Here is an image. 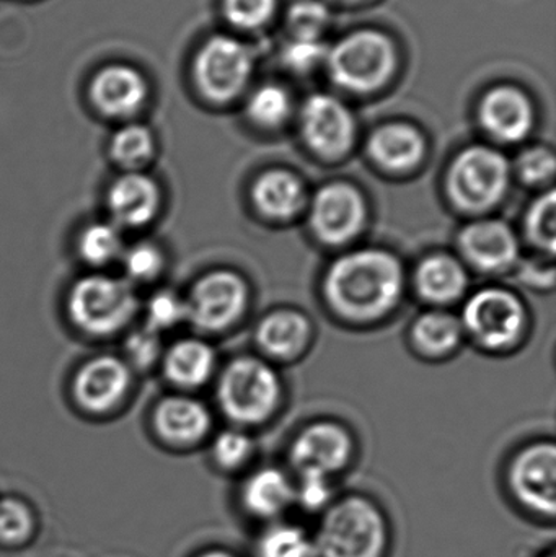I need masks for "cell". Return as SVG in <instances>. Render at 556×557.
I'll return each instance as SVG.
<instances>
[{
  "label": "cell",
  "mask_w": 556,
  "mask_h": 557,
  "mask_svg": "<svg viewBox=\"0 0 556 557\" xmlns=\"http://www.w3.org/2000/svg\"><path fill=\"white\" fill-rule=\"evenodd\" d=\"M526 232H528L529 240L535 247L547 251V253H555L556 199L554 191L539 198L529 209L528 219H526Z\"/></svg>",
  "instance_id": "36"
},
{
  "label": "cell",
  "mask_w": 556,
  "mask_h": 557,
  "mask_svg": "<svg viewBox=\"0 0 556 557\" xmlns=\"http://www.w3.org/2000/svg\"><path fill=\"white\" fill-rule=\"evenodd\" d=\"M398 64L397 46L381 29H356L330 46L325 67L336 87L368 95L384 87Z\"/></svg>",
  "instance_id": "5"
},
{
  "label": "cell",
  "mask_w": 556,
  "mask_h": 557,
  "mask_svg": "<svg viewBox=\"0 0 556 557\" xmlns=\"http://www.w3.org/2000/svg\"><path fill=\"white\" fill-rule=\"evenodd\" d=\"M189 326L199 333H221L244 313L247 287L227 270L211 271L196 278L185 295Z\"/></svg>",
  "instance_id": "10"
},
{
  "label": "cell",
  "mask_w": 556,
  "mask_h": 557,
  "mask_svg": "<svg viewBox=\"0 0 556 557\" xmlns=\"http://www.w3.org/2000/svg\"><path fill=\"white\" fill-rule=\"evenodd\" d=\"M193 557H237L232 555V553L225 552V549L211 548L206 549V552L198 553Z\"/></svg>",
  "instance_id": "42"
},
{
  "label": "cell",
  "mask_w": 556,
  "mask_h": 557,
  "mask_svg": "<svg viewBox=\"0 0 556 557\" xmlns=\"http://www.w3.org/2000/svg\"><path fill=\"white\" fill-rule=\"evenodd\" d=\"M326 300L349 320H378L398 304L404 290L400 261L382 250L338 258L325 274Z\"/></svg>",
  "instance_id": "1"
},
{
  "label": "cell",
  "mask_w": 556,
  "mask_h": 557,
  "mask_svg": "<svg viewBox=\"0 0 556 557\" xmlns=\"http://www.w3.org/2000/svg\"><path fill=\"white\" fill-rule=\"evenodd\" d=\"M88 101L100 116L116 124L136 120L150 98L149 78L140 69L111 62L91 75Z\"/></svg>",
  "instance_id": "12"
},
{
  "label": "cell",
  "mask_w": 556,
  "mask_h": 557,
  "mask_svg": "<svg viewBox=\"0 0 556 557\" xmlns=\"http://www.w3.org/2000/svg\"><path fill=\"white\" fill-rule=\"evenodd\" d=\"M371 159L392 172L413 169L427 152L423 134L408 123L379 126L368 140Z\"/></svg>",
  "instance_id": "22"
},
{
  "label": "cell",
  "mask_w": 556,
  "mask_h": 557,
  "mask_svg": "<svg viewBox=\"0 0 556 557\" xmlns=\"http://www.w3.org/2000/svg\"><path fill=\"white\" fill-rule=\"evenodd\" d=\"M309 336V321L296 311H276L264 318L257 330L261 349L280 359H289L299 354Z\"/></svg>",
  "instance_id": "28"
},
{
  "label": "cell",
  "mask_w": 556,
  "mask_h": 557,
  "mask_svg": "<svg viewBox=\"0 0 556 557\" xmlns=\"http://www.w3.org/2000/svg\"><path fill=\"white\" fill-rule=\"evenodd\" d=\"M215 350L202 337H178L165 344L159 372L173 388L182 393L199 388L211 380L215 372Z\"/></svg>",
  "instance_id": "20"
},
{
  "label": "cell",
  "mask_w": 556,
  "mask_h": 557,
  "mask_svg": "<svg viewBox=\"0 0 556 557\" xmlns=\"http://www.w3.org/2000/svg\"><path fill=\"white\" fill-rule=\"evenodd\" d=\"M41 532V519L32 500L18 494L0 496V549L28 548Z\"/></svg>",
  "instance_id": "27"
},
{
  "label": "cell",
  "mask_w": 556,
  "mask_h": 557,
  "mask_svg": "<svg viewBox=\"0 0 556 557\" xmlns=\"http://www.w3.org/2000/svg\"><path fill=\"white\" fill-rule=\"evenodd\" d=\"M150 437L166 450H188L201 444L212 428L209 409L188 393L160 396L147 418Z\"/></svg>",
  "instance_id": "11"
},
{
  "label": "cell",
  "mask_w": 556,
  "mask_h": 557,
  "mask_svg": "<svg viewBox=\"0 0 556 557\" xmlns=\"http://www.w3.org/2000/svg\"><path fill=\"white\" fill-rule=\"evenodd\" d=\"M291 114H293V98L283 85H260L248 97L247 116L257 126L274 129L283 126Z\"/></svg>",
  "instance_id": "34"
},
{
  "label": "cell",
  "mask_w": 556,
  "mask_h": 557,
  "mask_svg": "<svg viewBox=\"0 0 556 557\" xmlns=\"http://www.w3.org/2000/svg\"><path fill=\"white\" fill-rule=\"evenodd\" d=\"M338 2L353 3V2H361V0H338Z\"/></svg>",
  "instance_id": "43"
},
{
  "label": "cell",
  "mask_w": 556,
  "mask_h": 557,
  "mask_svg": "<svg viewBox=\"0 0 556 557\" xmlns=\"http://www.w3.org/2000/svg\"><path fill=\"white\" fill-rule=\"evenodd\" d=\"M388 536L381 507L366 497L351 496L325 510L313 542L317 557H385Z\"/></svg>",
  "instance_id": "3"
},
{
  "label": "cell",
  "mask_w": 556,
  "mask_h": 557,
  "mask_svg": "<svg viewBox=\"0 0 556 557\" xmlns=\"http://www.w3.org/2000/svg\"><path fill=\"white\" fill-rule=\"evenodd\" d=\"M544 557H556L554 549H551V552H548Z\"/></svg>",
  "instance_id": "44"
},
{
  "label": "cell",
  "mask_w": 556,
  "mask_h": 557,
  "mask_svg": "<svg viewBox=\"0 0 556 557\" xmlns=\"http://www.w3.org/2000/svg\"><path fill=\"white\" fill-rule=\"evenodd\" d=\"M351 455L353 441L342 425L316 422L297 435L289 457L299 474L316 473L332 478L349 463Z\"/></svg>",
  "instance_id": "17"
},
{
  "label": "cell",
  "mask_w": 556,
  "mask_h": 557,
  "mask_svg": "<svg viewBox=\"0 0 556 557\" xmlns=\"http://www.w3.org/2000/svg\"><path fill=\"white\" fill-rule=\"evenodd\" d=\"M165 208V189L152 172H116L104 186L103 215L126 235H146Z\"/></svg>",
  "instance_id": "9"
},
{
  "label": "cell",
  "mask_w": 556,
  "mask_h": 557,
  "mask_svg": "<svg viewBox=\"0 0 556 557\" xmlns=\"http://www.w3.org/2000/svg\"><path fill=\"white\" fill-rule=\"evenodd\" d=\"M277 10V0H222V12L234 28L258 29L270 23Z\"/></svg>",
  "instance_id": "39"
},
{
  "label": "cell",
  "mask_w": 556,
  "mask_h": 557,
  "mask_svg": "<svg viewBox=\"0 0 556 557\" xmlns=\"http://www.w3.org/2000/svg\"><path fill=\"white\" fill-rule=\"evenodd\" d=\"M462 330V323L454 314L446 311H430L415 321L413 339L428 352H447L459 344Z\"/></svg>",
  "instance_id": "33"
},
{
  "label": "cell",
  "mask_w": 556,
  "mask_h": 557,
  "mask_svg": "<svg viewBox=\"0 0 556 557\" xmlns=\"http://www.w3.org/2000/svg\"><path fill=\"white\" fill-rule=\"evenodd\" d=\"M257 55L251 46L225 33L209 36L193 58L191 75L202 97L214 103L237 98L254 77Z\"/></svg>",
  "instance_id": "6"
},
{
  "label": "cell",
  "mask_w": 556,
  "mask_h": 557,
  "mask_svg": "<svg viewBox=\"0 0 556 557\" xmlns=\"http://www.w3.org/2000/svg\"><path fill=\"white\" fill-rule=\"evenodd\" d=\"M300 133L313 152L323 157H339L348 152L355 143V116L333 95H310L300 110Z\"/></svg>",
  "instance_id": "15"
},
{
  "label": "cell",
  "mask_w": 556,
  "mask_h": 557,
  "mask_svg": "<svg viewBox=\"0 0 556 557\" xmlns=\"http://www.w3.org/2000/svg\"><path fill=\"white\" fill-rule=\"evenodd\" d=\"M137 375L120 352L85 357L69 376L67 396L75 412L108 421L124 411L136 393Z\"/></svg>",
  "instance_id": "4"
},
{
  "label": "cell",
  "mask_w": 556,
  "mask_h": 557,
  "mask_svg": "<svg viewBox=\"0 0 556 557\" xmlns=\"http://www.w3.org/2000/svg\"><path fill=\"white\" fill-rule=\"evenodd\" d=\"M329 42L323 39L291 38L281 51V62L287 71L307 75L325 65Z\"/></svg>",
  "instance_id": "37"
},
{
  "label": "cell",
  "mask_w": 556,
  "mask_h": 557,
  "mask_svg": "<svg viewBox=\"0 0 556 557\" xmlns=\"http://www.w3.org/2000/svg\"><path fill=\"white\" fill-rule=\"evenodd\" d=\"M104 150L116 172H150L159 156V139L144 121H126L114 127Z\"/></svg>",
  "instance_id": "23"
},
{
  "label": "cell",
  "mask_w": 556,
  "mask_h": 557,
  "mask_svg": "<svg viewBox=\"0 0 556 557\" xmlns=\"http://www.w3.org/2000/svg\"><path fill=\"white\" fill-rule=\"evenodd\" d=\"M509 490L519 506L544 519L556 513V448L552 442L531 445L509 467Z\"/></svg>",
  "instance_id": "14"
},
{
  "label": "cell",
  "mask_w": 556,
  "mask_h": 557,
  "mask_svg": "<svg viewBox=\"0 0 556 557\" xmlns=\"http://www.w3.org/2000/svg\"><path fill=\"white\" fill-rule=\"evenodd\" d=\"M417 287L427 300L449 304L466 290V270L459 261L447 255H433L424 258L418 267Z\"/></svg>",
  "instance_id": "29"
},
{
  "label": "cell",
  "mask_w": 556,
  "mask_h": 557,
  "mask_svg": "<svg viewBox=\"0 0 556 557\" xmlns=\"http://www.w3.org/2000/svg\"><path fill=\"white\" fill-rule=\"evenodd\" d=\"M121 343L123 347L120 356L126 360L127 366L137 376L159 370L163 350H165L163 336L137 321L127 333H124Z\"/></svg>",
  "instance_id": "31"
},
{
  "label": "cell",
  "mask_w": 556,
  "mask_h": 557,
  "mask_svg": "<svg viewBox=\"0 0 556 557\" xmlns=\"http://www.w3.org/2000/svg\"><path fill=\"white\" fill-rule=\"evenodd\" d=\"M508 160L489 146H472L454 159L447 189L459 208L486 211L505 198L509 186Z\"/></svg>",
  "instance_id": "8"
},
{
  "label": "cell",
  "mask_w": 556,
  "mask_h": 557,
  "mask_svg": "<svg viewBox=\"0 0 556 557\" xmlns=\"http://www.w3.org/2000/svg\"><path fill=\"white\" fill-rule=\"evenodd\" d=\"M534 120L531 98L515 85H496L480 100V124L499 143H521L531 134Z\"/></svg>",
  "instance_id": "18"
},
{
  "label": "cell",
  "mask_w": 556,
  "mask_h": 557,
  "mask_svg": "<svg viewBox=\"0 0 556 557\" xmlns=\"http://www.w3.org/2000/svg\"><path fill=\"white\" fill-rule=\"evenodd\" d=\"M518 173L526 185H542L555 175V156L545 147H532L518 160Z\"/></svg>",
  "instance_id": "41"
},
{
  "label": "cell",
  "mask_w": 556,
  "mask_h": 557,
  "mask_svg": "<svg viewBox=\"0 0 556 557\" xmlns=\"http://www.w3.org/2000/svg\"><path fill=\"white\" fill-rule=\"evenodd\" d=\"M140 292L118 271H84L62 297L71 330L95 343L121 339L139 321Z\"/></svg>",
  "instance_id": "2"
},
{
  "label": "cell",
  "mask_w": 556,
  "mask_h": 557,
  "mask_svg": "<svg viewBox=\"0 0 556 557\" xmlns=\"http://www.w3.org/2000/svg\"><path fill=\"white\" fill-rule=\"evenodd\" d=\"M139 323L160 336L188 323L185 297L166 287H153L140 298Z\"/></svg>",
  "instance_id": "30"
},
{
  "label": "cell",
  "mask_w": 556,
  "mask_h": 557,
  "mask_svg": "<svg viewBox=\"0 0 556 557\" xmlns=\"http://www.w3.org/2000/svg\"><path fill=\"white\" fill-rule=\"evenodd\" d=\"M240 504L254 519H277L294 504V484L277 468H261L242 484Z\"/></svg>",
  "instance_id": "24"
},
{
  "label": "cell",
  "mask_w": 556,
  "mask_h": 557,
  "mask_svg": "<svg viewBox=\"0 0 556 557\" xmlns=\"http://www.w3.org/2000/svg\"><path fill=\"white\" fill-rule=\"evenodd\" d=\"M464 257L482 271H502L518 260L519 244L508 224L495 219L467 225L459 237Z\"/></svg>",
  "instance_id": "19"
},
{
  "label": "cell",
  "mask_w": 556,
  "mask_h": 557,
  "mask_svg": "<svg viewBox=\"0 0 556 557\" xmlns=\"http://www.w3.org/2000/svg\"><path fill=\"white\" fill-rule=\"evenodd\" d=\"M251 451H254V442L237 429L219 432L212 438L211 448H209V455L214 465L227 471L240 468L251 457Z\"/></svg>",
  "instance_id": "38"
},
{
  "label": "cell",
  "mask_w": 556,
  "mask_h": 557,
  "mask_svg": "<svg viewBox=\"0 0 556 557\" xmlns=\"http://www.w3.org/2000/svg\"><path fill=\"white\" fill-rule=\"evenodd\" d=\"M251 196L258 211L273 219L294 218L306 205L302 183L283 170L263 173L255 182Z\"/></svg>",
  "instance_id": "26"
},
{
  "label": "cell",
  "mask_w": 556,
  "mask_h": 557,
  "mask_svg": "<svg viewBox=\"0 0 556 557\" xmlns=\"http://www.w3.org/2000/svg\"><path fill=\"white\" fill-rule=\"evenodd\" d=\"M460 323L482 346L496 349L518 339L524 327L526 310L512 292L485 288L467 300Z\"/></svg>",
  "instance_id": "13"
},
{
  "label": "cell",
  "mask_w": 556,
  "mask_h": 557,
  "mask_svg": "<svg viewBox=\"0 0 556 557\" xmlns=\"http://www.w3.org/2000/svg\"><path fill=\"white\" fill-rule=\"evenodd\" d=\"M166 270L169 257L162 244L147 235L127 240L116 268L118 273L139 292L159 287Z\"/></svg>",
  "instance_id": "25"
},
{
  "label": "cell",
  "mask_w": 556,
  "mask_h": 557,
  "mask_svg": "<svg viewBox=\"0 0 556 557\" xmlns=\"http://www.w3.org/2000/svg\"><path fill=\"white\" fill-rule=\"evenodd\" d=\"M215 393L222 412L231 421L260 424L280 403V376L263 360L240 357L225 367Z\"/></svg>",
  "instance_id": "7"
},
{
  "label": "cell",
  "mask_w": 556,
  "mask_h": 557,
  "mask_svg": "<svg viewBox=\"0 0 556 557\" xmlns=\"http://www.w3.org/2000/svg\"><path fill=\"white\" fill-rule=\"evenodd\" d=\"M127 235L103 214L87 219L72 237V255L84 271H116Z\"/></svg>",
  "instance_id": "21"
},
{
  "label": "cell",
  "mask_w": 556,
  "mask_h": 557,
  "mask_svg": "<svg viewBox=\"0 0 556 557\" xmlns=\"http://www.w3.org/2000/svg\"><path fill=\"white\" fill-rule=\"evenodd\" d=\"M333 490L330 478L322 474H300L299 484L294 486V504L307 512H322L332 506Z\"/></svg>",
  "instance_id": "40"
},
{
  "label": "cell",
  "mask_w": 556,
  "mask_h": 557,
  "mask_svg": "<svg viewBox=\"0 0 556 557\" xmlns=\"http://www.w3.org/2000/svg\"><path fill=\"white\" fill-rule=\"evenodd\" d=\"M257 557H317L316 542L302 527L273 523L258 539Z\"/></svg>",
  "instance_id": "32"
},
{
  "label": "cell",
  "mask_w": 556,
  "mask_h": 557,
  "mask_svg": "<svg viewBox=\"0 0 556 557\" xmlns=\"http://www.w3.org/2000/svg\"><path fill=\"white\" fill-rule=\"evenodd\" d=\"M365 219V199L355 186L333 183L313 196L310 225L325 244L342 245L351 240L361 232Z\"/></svg>",
  "instance_id": "16"
},
{
  "label": "cell",
  "mask_w": 556,
  "mask_h": 557,
  "mask_svg": "<svg viewBox=\"0 0 556 557\" xmlns=\"http://www.w3.org/2000/svg\"><path fill=\"white\" fill-rule=\"evenodd\" d=\"M332 12L322 0H297L287 12L291 38L323 39Z\"/></svg>",
  "instance_id": "35"
}]
</instances>
